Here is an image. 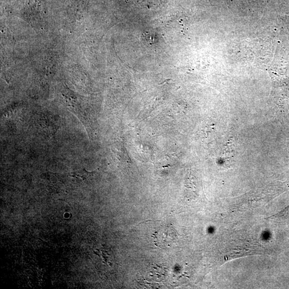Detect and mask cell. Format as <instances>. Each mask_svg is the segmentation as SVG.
I'll return each instance as SVG.
<instances>
[{
    "mask_svg": "<svg viewBox=\"0 0 289 289\" xmlns=\"http://www.w3.org/2000/svg\"><path fill=\"white\" fill-rule=\"evenodd\" d=\"M94 173V172H88L85 170H82L72 173L71 176L86 182L93 178Z\"/></svg>",
    "mask_w": 289,
    "mask_h": 289,
    "instance_id": "2",
    "label": "cell"
},
{
    "mask_svg": "<svg viewBox=\"0 0 289 289\" xmlns=\"http://www.w3.org/2000/svg\"><path fill=\"white\" fill-rule=\"evenodd\" d=\"M152 237L155 239V243L157 246L165 247L173 244L177 236L174 229L164 227L156 231Z\"/></svg>",
    "mask_w": 289,
    "mask_h": 289,
    "instance_id": "1",
    "label": "cell"
}]
</instances>
